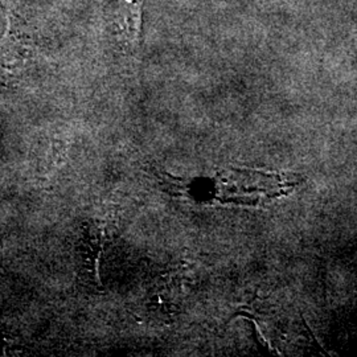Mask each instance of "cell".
I'll use <instances>...</instances> for the list:
<instances>
[{
    "label": "cell",
    "mask_w": 357,
    "mask_h": 357,
    "mask_svg": "<svg viewBox=\"0 0 357 357\" xmlns=\"http://www.w3.org/2000/svg\"><path fill=\"white\" fill-rule=\"evenodd\" d=\"M142 1L123 0L115 17V35L118 41L128 50L141 43Z\"/></svg>",
    "instance_id": "1"
}]
</instances>
